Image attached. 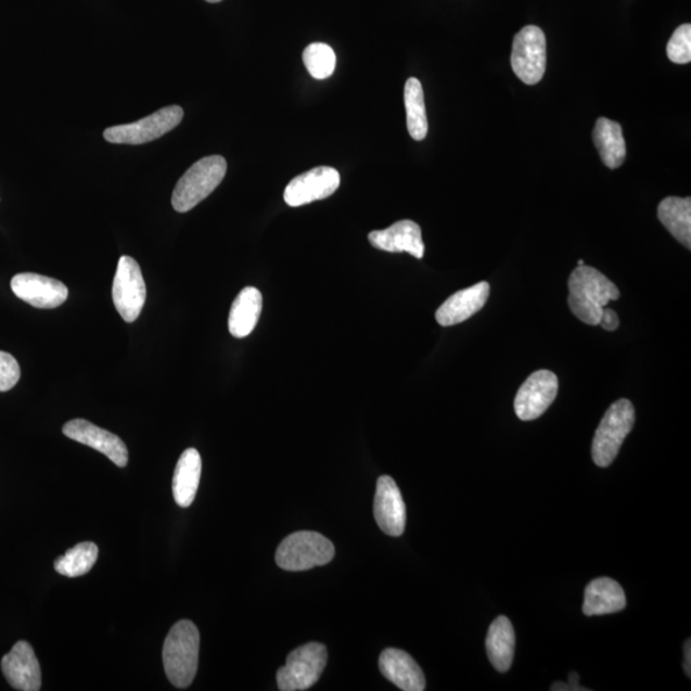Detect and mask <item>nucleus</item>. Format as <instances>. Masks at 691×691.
Listing matches in <instances>:
<instances>
[{
    "instance_id": "1",
    "label": "nucleus",
    "mask_w": 691,
    "mask_h": 691,
    "mask_svg": "<svg viewBox=\"0 0 691 691\" xmlns=\"http://www.w3.org/2000/svg\"><path fill=\"white\" fill-rule=\"evenodd\" d=\"M568 306L573 315L588 325H600L610 302L619 298L616 284L600 270L581 266L568 280Z\"/></svg>"
},
{
    "instance_id": "2",
    "label": "nucleus",
    "mask_w": 691,
    "mask_h": 691,
    "mask_svg": "<svg viewBox=\"0 0 691 691\" xmlns=\"http://www.w3.org/2000/svg\"><path fill=\"white\" fill-rule=\"evenodd\" d=\"M201 634L189 619L178 622L168 632L163 647V664L167 678L176 688L187 689L194 681Z\"/></svg>"
},
{
    "instance_id": "3",
    "label": "nucleus",
    "mask_w": 691,
    "mask_h": 691,
    "mask_svg": "<svg viewBox=\"0 0 691 691\" xmlns=\"http://www.w3.org/2000/svg\"><path fill=\"white\" fill-rule=\"evenodd\" d=\"M227 174L223 156L210 155L197 161L178 180L172 205L178 213H188L216 190Z\"/></svg>"
},
{
    "instance_id": "4",
    "label": "nucleus",
    "mask_w": 691,
    "mask_h": 691,
    "mask_svg": "<svg viewBox=\"0 0 691 691\" xmlns=\"http://www.w3.org/2000/svg\"><path fill=\"white\" fill-rule=\"evenodd\" d=\"M330 539L316 532H296L282 540L276 553L277 565L286 572H306L330 564L334 558Z\"/></svg>"
},
{
    "instance_id": "5",
    "label": "nucleus",
    "mask_w": 691,
    "mask_h": 691,
    "mask_svg": "<svg viewBox=\"0 0 691 691\" xmlns=\"http://www.w3.org/2000/svg\"><path fill=\"white\" fill-rule=\"evenodd\" d=\"M636 424V409L631 401L622 398L611 405L594 434L591 456L597 466L607 468L615 461L624 440Z\"/></svg>"
},
{
    "instance_id": "6",
    "label": "nucleus",
    "mask_w": 691,
    "mask_h": 691,
    "mask_svg": "<svg viewBox=\"0 0 691 691\" xmlns=\"http://www.w3.org/2000/svg\"><path fill=\"white\" fill-rule=\"evenodd\" d=\"M327 648L309 643L291 652L286 665L278 669V689L282 691L308 690L315 687L327 666Z\"/></svg>"
},
{
    "instance_id": "7",
    "label": "nucleus",
    "mask_w": 691,
    "mask_h": 691,
    "mask_svg": "<svg viewBox=\"0 0 691 691\" xmlns=\"http://www.w3.org/2000/svg\"><path fill=\"white\" fill-rule=\"evenodd\" d=\"M183 114L181 106H166L138 123L106 128L104 139L111 144H146L175 130L182 123Z\"/></svg>"
},
{
    "instance_id": "8",
    "label": "nucleus",
    "mask_w": 691,
    "mask_h": 691,
    "mask_svg": "<svg viewBox=\"0 0 691 691\" xmlns=\"http://www.w3.org/2000/svg\"><path fill=\"white\" fill-rule=\"evenodd\" d=\"M112 296L125 322L133 323L140 317L146 302V284L138 261L131 256H123L118 261Z\"/></svg>"
},
{
    "instance_id": "9",
    "label": "nucleus",
    "mask_w": 691,
    "mask_h": 691,
    "mask_svg": "<svg viewBox=\"0 0 691 691\" xmlns=\"http://www.w3.org/2000/svg\"><path fill=\"white\" fill-rule=\"evenodd\" d=\"M546 35L538 26H526L512 44L511 66L526 85H536L546 73Z\"/></svg>"
},
{
    "instance_id": "10",
    "label": "nucleus",
    "mask_w": 691,
    "mask_h": 691,
    "mask_svg": "<svg viewBox=\"0 0 691 691\" xmlns=\"http://www.w3.org/2000/svg\"><path fill=\"white\" fill-rule=\"evenodd\" d=\"M559 380L550 370H538L520 387L515 398V412L523 422H530L545 414L554 402Z\"/></svg>"
},
{
    "instance_id": "11",
    "label": "nucleus",
    "mask_w": 691,
    "mask_h": 691,
    "mask_svg": "<svg viewBox=\"0 0 691 691\" xmlns=\"http://www.w3.org/2000/svg\"><path fill=\"white\" fill-rule=\"evenodd\" d=\"M341 176L332 167H317L292 180L284 189L283 199L287 205L303 206L330 197L340 188Z\"/></svg>"
},
{
    "instance_id": "12",
    "label": "nucleus",
    "mask_w": 691,
    "mask_h": 691,
    "mask_svg": "<svg viewBox=\"0 0 691 691\" xmlns=\"http://www.w3.org/2000/svg\"><path fill=\"white\" fill-rule=\"evenodd\" d=\"M11 289L21 300L38 309H55L67 302L66 284L46 276L20 273L12 278Z\"/></svg>"
},
{
    "instance_id": "13",
    "label": "nucleus",
    "mask_w": 691,
    "mask_h": 691,
    "mask_svg": "<svg viewBox=\"0 0 691 691\" xmlns=\"http://www.w3.org/2000/svg\"><path fill=\"white\" fill-rule=\"evenodd\" d=\"M64 436L78 442L85 446L94 448V450L102 452L111 461L119 468H125L128 462V451L124 444L116 434L102 430L84 419L71 420L63 426Z\"/></svg>"
},
{
    "instance_id": "14",
    "label": "nucleus",
    "mask_w": 691,
    "mask_h": 691,
    "mask_svg": "<svg viewBox=\"0 0 691 691\" xmlns=\"http://www.w3.org/2000/svg\"><path fill=\"white\" fill-rule=\"evenodd\" d=\"M374 517L387 536H402L406 526V506L400 488L388 475H383L378 479Z\"/></svg>"
},
{
    "instance_id": "15",
    "label": "nucleus",
    "mask_w": 691,
    "mask_h": 691,
    "mask_svg": "<svg viewBox=\"0 0 691 691\" xmlns=\"http://www.w3.org/2000/svg\"><path fill=\"white\" fill-rule=\"evenodd\" d=\"M2 671L13 689L38 691L41 688V669L33 647L18 641L2 660Z\"/></svg>"
},
{
    "instance_id": "16",
    "label": "nucleus",
    "mask_w": 691,
    "mask_h": 691,
    "mask_svg": "<svg viewBox=\"0 0 691 691\" xmlns=\"http://www.w3.org/2000/svg\"><path fill=\"white\" fill-rule=\"evenodd\" d=\"M368 239L378 251L408 253L417 259H423L425 247L422 228L412 220H400L387 230L370 232Z\"/></svg>"
},
{
    "instance_id": "17",
    "label": "nucleus",
    "mask_w": 691,
    "mask_h": 691,
    "mask_svg": "<svg viewBox=\"0 0 691 691\" xmlns=\"http://www.w3.org/2000/svg\"><path fill=\"white\" fill-rule=\"evenodd\" d=\"M490 294L487 282L456 292L440 305L436 312L437 322L442 327H451L465 322L484 308Z\"/></svg>"
},
{
    "instance_id": "18",
    "label": "nucleus",
    "mask_w": 691,
    "mask_h": 691,
    "mask_svg": "<svg viewBox=\"0 0 691 691\" xmlns=\"http://www.w3.org/2000/svg\"><path fill=\"white\" fill-rule=\"evenodd\" d=\"M380 669L384 678L401 690L423 691L425 689L424 673L409 653L388 648L381 654Z\"/></svg>"
},
{
    "instance_id": "19",
    "label": "nucleus",
    "mask_w": 691,
    "mask_h": 691,
    "mask_svg": "<svg viewBox=\"0 0 691 691\" xmlns=\"http://www.w3.org/2000/svg\"><path fill=\"white\" fill-rule=\"evenodd\" d=\"M625 609V591L617 581L610 578H600L588 584L586 596H584V615H610Z\"/></svg>"
},
{
    "instance_id": "20",
    "label": "nucleus",
    "mask_w": 691,
    "mask_h": 691,
    "mask_svg": "<svg viewBox=\"0 0 691 691\" xmlns=\"http://www.w3.org/2000/svg\"><path fill=\"white\" fill-rule=\"evenodd\" d=\"M202 458L195 448H188L178 459L174 475V497L180 508H190L194 502L202 478Z\"/></svg>"
},
{
    "instance_id": "21",
    "label": "nucleus",
    "mask_w": 691,
    "mask_h": 691,
    "mask_svg": "<svg viewBox=\"0 0 691 691\" xmlns=\"http://www.w3.org/2000/svg\"><path fill=\"white\" fill-rule=\"evenodd\" d=\"M263 310V296L255 287L242 290L233 302L228 318V330L233 337L245 338L258 324Z\"/></svg>"
},
{
    "instance_id": "22",
    "label": "nucleus",
    "mask_w": 691,
    "mask_h": 691,
    "mask_svg": "<svg viewBox=\"0 0 691 691\" xmlns=\"http://www.w3.org/2000/svg\"><path fill=\"white\" fill-rule=\"evenodd\" d=\"M486 647L491 666L497 671L508 673L515 654V630L508 617L500 616L491 623Z\"/></svg>"
},
{
    "instance_id": "23",
    "label": "nucleus",
    "mask_w": 691,
    "mask_h": 691,
    "mask_svg": "<svg viewBox=\"0 0 691 691\" xmlns=\"http://www.w3.org/2000/svg\"><path fill=\"white\" fill-rule=\"evenodd\" d=\"M593 140L604 166L610 169L623 166L626 158V142L619 124L604 117L598 119Z\"/></svg>"
},
{
    "instance_id": "24",
    "label": "nucleus",
    "mask_w": 691,
    "mask_h": 691,
    "mask_svg": "<svg viewBox=\"0 0 691 691\" xmlns=\"http://www.w3.org/2000/svg\"><path fill=\"white\" fill-rule=\"evenodd\" d=\"M658 218L668 232L687 248H691V199L666 197L658 206Z\"/></svg>"
},
{
    "instance_id": "25",
    "label": "nucleus",
    "mask_w": 691,
    "mask_h": 691,
    "mask_svg": "<svg viewBox=\"0 0 691 691\" xmlns=\"http://www.w3.org/2000/svg\"><path fill=\"white\" fill-rule=\"evenodd\" d=\"M404 99L410 137L417 141H422L427 135V117L424 91L422 82L418 78L411 77L406 81Z\"/></svg>"
},
{
    "instance_id": "26",
    "label": "nucleus",
    "mask_w": 691,
    "mask_h": 691,
    "mask_svg": "<svg viewBox=\"0 0 691 691\" xmlns=\"http://www.w3.org/2000/svg\"><path fill=\"white\" fill-rule=\"evenodd\" d=\"M98 558V546L92 541H82L56 559L54 568L56 573L67 576V578H77V576L88 574L95 565Z\"/></svg>"
},
{
    "instance_id": "27",
    "label": "nucleus",
    "mask_w": 691,
    "mask_h": 691,
    "mask_svg": "<svg viewBox=\"0 0 691 691\" xmlns=\"http://www.w3.org/2000/svg\"><path fill=\"white\" fill-rule=\"evenodd\" d=\"M303 61L311 77L325 80L336 69L337 56L324 42H312L303 53Z\"/></svg>"
},
{
    "instance_id": "28",
    "label": "nucleus",
    "mask_w": 691,
    "mask_h": 691,
    "mask_svg": "<svg viewBox=\"0 0 691 691\" xmlns=\"http://www.w3.org/2000/svg\"><path fill=\"white\" fill-rule=\"evenodd\" d=\"M668 60L678 63L687 64L691 61V26L683 24L679 28H676L671 39L667 44Z\"/></svg>"
},
{
    "instance_id": "29",
    "label": "nucleus",
    "mask_w": 691,
    "mask_h": 691,
    "mask_svg": "<svg viewBox=\"0 0 691 691\" xmlns=\"http://www.w3.org/2000/svg\"><path fill=\"white\" fill-rule=\"evenodd\" d=\"M21 369L11 354L0 351V392L12 389L20 381Z\"/></svg>"
},
{
    "instance_id": "30",
    "label": "nucleus",
    "mask_w": 691,
    "mask_h": 691,
    "mask_svg": "<svg viewBox=\"0 0 691 691\" xmlns=\"http://www.w3.org/2000/svg\"><path fill=\"white\" fill-rule=\"evenodd\" d=\"M579 675L576 673H572L568 678V682H555L553 683L551 690L554 691H587L588 689L580 687L579 683Z\"/></svg>"
},
{
    "instance_id": "31",
    "label": "nucleus",
    "mask_w": 691,
    "mask_h": 691,
    "mask_svg": "<svg viewBox=\"0 0 691 691\" xmlns=\"http://www.w3.org/2000/svg\"><path fill=\"white\" fill-rule=\"evenodd\" d=\"M605 331H616L619 325V319L615 310L605 308L600 324Z\"/></svg>"
},
{
    "instance_id": "32",
    "label": "nucleus",
    "mask_w": 691,
    "mask_h": 691,
    "mask_svg": "<svg viewBox=\"0 0 691 691\" xmlns=\"http://www.w3.org/2000/svg\"><path fill=\"white\" fill-rule=\"evenodd\" d=\"M683 652H686V662H683V668H686V673L688 678L691 675V644L690 639H688L686 647H683Z\"/></svg>"
},
{
    "instance_id": "33",
    "label": "nucleus",
    "mask_w": 691,
    "mask_h": 691,
    "mask_svg": "<svg viewBox=\"0 0 691 691\" xmlns=\"http://www.w3.org/2000/svg\"><path fill=\"white\" fill-rule=\"evenodd\" d=\"M205 2H208V3H219V2H222V0H205Z\"/></svg>"
},
{
    "instance_id": "34",
    "label": "nucleus",
    "mask_w": 691,
    "mask_h": 691,
    "mask_svg": "<svg viewBox=\"0 0 691 691\" xmlns=\"http://www.w3.org/2000/svg\"><path fill=\"white\" fill-rule=\"evenodd\" d=\"M578 266H579V267H581V266H586V263H584L583 260H579V261H578Z\"/></svg>"
}]
</instances>
